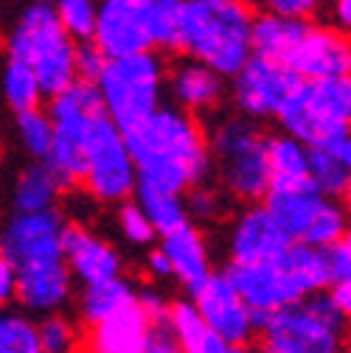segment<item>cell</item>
Returning <instances> with one entry per match:
<instances>
[{
    "label": "cell",
    "instance_id": "2",
    "mask_svg": "<svg viewBox=\"0 0 351 353\" xmlns=\"http://www.w3.org/2000/svg\"><path fill=\"white\" fill-rule=\"evenodd\" d=\"M253 12L245 0H183L180 51L216 70L234 76L250 57Z\"/></svg>",
    "mask_w": 351,
    "mask_h": 353
},
{
    "label": "cell",
    "instance_id": "15",
    "mask_svg": "<svg viewBox=\"0 0 351 353\" xmlns=\"http://www.w3.org/2000/svg\"><path fill=\"white\" fill-rule=\"evenodd\" d=\"M91 39L107 59L152 51L141 0H99Z\"/></svg>",
    "mask_w": 351,
    "mask_h": 353
},
{
    "label": "cell",
    "instance_id": "21",
    "mask_svg": "<svg viewBox=\"0 0 351 353\" xmlns=\"http://www.w3.org/2000/svg\"><path fill=\"white\" fill-rule=\"evenodd\" d=\"M306 180L326 199H345L351 188V135H337L310 146Z\"/></svg>",
    "mask_w": 351,
    "mask_h": 353
},
{
    "label": "cell",
    "instance_id": "3",
    "mask_svg": "<svg viewBox=\"0 0 351 353\" xmlns=\"http://www.w3.org/2000/svg\"><path fill=\"white\" fill-rule=\"evenodd\" d=\"M76 42L62 31L48 0H31L17 14L9 34V57L28 65L42 96H57L76 81Z\"/></svg>",
    "mask_w": 351,
    "mask_h": 353
},
{
    "label": "cell",
    "instance_id": "27",
    "mask_svg": "<svg viewBox=\"0 0 351 353\" xmlns=\"http://www.w3.org/2000/svg\"><path fill=\"white\" fill-rule=\"evenodd\" d=\"M149 46L158 51H180L183 42V0H141Z\"/></svg>",
    "mask_w": 351,
    "mask_h": 353
},
{
    "label": "cell",
    "instance_id": "39",
    "mask_svg": "<svg viewBox=\"0 0 351 353\" xmlns=\"http://www.w3.org/2000/svg\"><path fill=\"white\" fill-rule=\"evenodd\" d=\"M107 65V57L99 51V46L93 39H84L76 42V51H73V70H76V81L84 84H96L102 70Z\"/></svg>",
    "mask_w": 351,
    "mask_h": 353
},
{
    "label": "cell",
    "instance_id": "48",
    "mask_svg": "<svg viewBox=\"0 0 351 353\" xmlns=\"http://www.w3.org/2000/svg\"><path fill=\"white\" fill-rule=\"evenodd\" d=\"M146 267H149V272H152L155 278H171V267H169V261H166V255H163V250H160V247L149 252Z\"/></svg>",
    "mask_w": 351,
    "mask_h": 353
},
{
    "label": "cell",
    "instance_id": "32",
    "mask_svg": "<svg viewBox=\"0 0 351 353\" xmlns=\"http://www.w3.org/2000/svg\"><path fill=\"white\" fill-rule=\"evenodd\" d=\"M166 325L171 331V336L178 339V345L183 347V353H197L200 345L205 342V336L211 334L208 325L202 323L200 312L194 308V303H169V312H166Z\"/></svg>",
    "mask_w": 351,
    "mask_h": 353
},
{
    "label": "cell",
    "instance_id": "23",
    "mask_svg": "<svg viewBox=\"0 0 351 353\" xmlns=\"http://www.w3.org/2000/svg\"><path fill=\"white\" fill-rule=\"evenodd\" d=\"M149 325L152 323L144 317L138 305L121 308V312H115L93 325L91 350L93 353H141Z\"/></svg>",
    "mask_w": 351,
    "mask_h": 353
},
{
    "label": "cell",
    "instance_id": "29",
    "mask_svg": "<svg viewBox=\"0 0 351 353\" xmlns=\"http://www.w3.org/2000/svg\"><path fill=\"white\" fill-rule=\"evenodd\" d=\"M59 183L48 171L46 163H34L23 168L17 188H15V205L17 213H39V210H54L57 196H59Z\"/></svg>",
    "mask_w": 351,
    "mask_h": 353
},
{
    "label": "cell",
    "instance_id": "35",
    "mask_svg": "<svg viewBox=\"0 0 351 353\" xmlns=\"http://www.w3.org/2000/svg\"><path fill=\"white\" fill-rule=\"evenodd\" d=\"M17 141L20 146L37 160L42 163L48 157V149H51V118L48 112H42L39 107L34 110H26V112H17Z\"/></svg>",
    "mask_w": 351,
    "mask_h": 353
},
{
    "label": "cell",
    "instance_id": "41",
    "mask_svg": "<svg viewBox=\"0 0 351 353\" xmlns=\"http://www.w3.org/2000/svg\"><path fill=\"white\" fill-rule=\"evenodd\" d=\"M326 255V270H329V283H343L351 281V241L348 236L323 247Z\"/></svg>",
    "mask_w": 351,
    "mask_h": 353
},
{
    "label": "cell",
    "instance_id": "6",
    "mask_svg": "<svg viewBox=\"0 0 351 353\" xmlns=\"http://www.w3.org/2000/svg\"><path fill=\"white\" fill-rule=\"evenodd\" d=\"M166 70L155 51H141L118 59H107L96 93L107 118L121 129H133L163 104Z\"/></svg>",
    "mask_w": 351,
    "mask_h": 353
},
{
    "label": "cell",
    "instance_id": "7",
    "mask_svg": "<svg viewBox=\"0 0 351 353\" xmlns=\"http://www.w3.org/2000/svg\"><path fill=\"white\" fill-rule=\"evenodd\" d=\"M102 101L96 93V84L73 81L68 90L51 99V149L42 160L54 174L59 188L82 185V168H84V143L91 135V126L99 118Z\"/></svg>",
    "mask_w": 351,
    "mask_h": 353
},
{
    "label": "cell",
    "instance_id": "18",
    "mask_svg": "<svg viewBox=\"0 0 351 353\" xmlns=\"http://www.w3.org/2000/svg\"><path fill=\"white\" fill-rule=\"evenodd\" d=\"M326 196L310 183V180H278L270 183V188L261 196V205L267 208V213L278 222V228L292 239L301 241L303 230L310 228L315 213Z\"/></svg>",
    "mask_w": 351,
    "mask_h": 353
},
{
    "label": "cell",
    "instance_id": "42",
    "mask_svg": "<svg viewBox=\"0 0 351 353\" xmlns=\"http://www.w3.org/2000/svg\"><path fill=\"white\" fill-rule=\"evenodd\" d=\"M141 353H183V347L178 345V339L171 336L166 323H152L146 336H144Z\"/></svg>",
    "mask_w": 351,
    "mask_h": 353
},
{
    "label": "cell",
    "instance_id": "11",
    "mask_svg": "<svg viewBox=\"0 0 351 353\" xmlns=\"http://www.w3.org/2000/svg\"><path fill=\"white\" fill-rule=\"evenodd\" d=\"M225 278L247 305L253 317V328L258 331L276 312L298 303L303 294L281 267V261H261V263H231Z\"/></svg>",
    "mask_w": 351,
    "mask_h": 353
},
{
    "label": "cell",
    "instance_id": "28",
    "mask_svg": "<svg viewBox=\"0 0 351 353\" xmlns=\"http://www.w3.org/2000/svg\"><path fill=\"white\" fill-rule=\"evenodd\" d=\"M135 202L138 208L146 213L149 225L155 228V233L166 236L171 230H178L189 222V213H186V199L183 194H174V191H163V188H152V185H141L135 183Z\"/></svg>",
    "mask_w": 351,
    "mask_h": 353
},
{
    "label": "cell",
    "instance_id": "34",
    "mask_svg": "<svg viewBox=\"0 0 351 353\" xmlns=\"http://www.w3.org/2000/svg\"><path fill=\"white\" fill-rule=\"evenodd\" d=\"M57 23L73 42H84L93 37L99 0H48Z\"/></svg>",
    "mask_w": 351,
    "mask_h": 353
},
{
    "label": "cell",
    "instance_id": "4",
    "mask_svg": "<svg viewBox=\"0 0 351 353\" xmlns=\"http://www.w3.org/2000/svg\"><path fill=\"white\" fill-rule=\"evenodd\" d=\"M211 165H216L225 188L242 202H258L270 188L267 135L258 121L245 115H225L208 132Z\"/></svg>",
    "mask_w": 351,
    "mask_h": 353
},
{
    "label": "cell",
    "instance_id": "40",
    "mask_svg": "<svg viewBox=\"0 0 351 353\" xmlns=\"http://www.w3.org/2000/svg\"><path fill=\"white\" fill-rule=\"evenodd\" d=\"M267 6V12L273 14H284V17H292V20H306L310 23L312 17H318L329 0H261Z\"/></svg>",
    "mask_w": 351,
    "mask_h": 353
},
{
    "label": "cell",
    "instance_id": "22",
    "mask_svg": "<svg viewBox=\"0 0 351 353\" xmlns=\"http://www.w3.org/2000/svg\"><path fill=\"white\" fill-rule=\"evenodd\" d=\"M160 250L171 267V278H178L189 292H194L211 275L208 247H205L202 233L194 225L186 222L183 228L166 233Z\"/></svg>",
    "mask_w": 351,
    "mask_h": 353
},
{
    "label": "cell",
    "instance_id": "37",
    "mask_svg": "<svg viewBox=\"0 0 351 353\" xmlns=\"http://www.w3.org/2000/svg\"><path fill=\"white\" fill-rule=\"evenodd\" d=\"M37 336L42 353H73L76 347V328L62 314H48L42 323H37Z\"/></svg>",
    "mask_w": 351,
    "mask_h": 353
},
{
    "label": "cell",
    "instance_id": "47",
    "mask_svg": "<svg viewBox=\"0 0 351 353\" xmlns=\"http://www.w3.org/2000/svg\"><path fill=\"white\" fill-rule=\"evenodd\" d=\"M329 12H332V20H334V28L345 31L351 26V0H329Z\"/></svg>",
    "mask_w": 351,
    "mask_h": 353
},
{
    "label": "cell",
    "instance_id": "5",
    "mask_svg": "<svg viewBox=\"0 0 351 353\" xmlns=\"http://www.w3.org/2000/svg\"><path fill=\"white\" fill-rule=\"evenodd\" d=\"M258 331V353H345V314L326 292L281 308Z\"/></svg>",
    "mask_w": 351,
    "mask_h": 353
},
{
    "label": "cell",
    "instance_id": "38",
    "mask_svg": "<svg viewBox=\"0 0 351 353\" xmlns=\"http://www.w3.org/2000/svg\"><path fill=\"white\" fill-rule=\"evenodd\" d=\"M118 228L124 233L126 241H133V244H152L155 241V228L149 225V219L146 213L138 208V202H121L118 208Z\"/></svg>",
    "mask_w": 351,
    "mask_h": 353
},
{
    "label": "cell",
    "instance_id": "30",
    "mask_svg": "<svg viewBox=\"0 0 351 353\" xmlns=\"http://www.w3.org/2000/svg\"><path fill=\"white\" fill-rule=\"evenodd\" d=\"M267 165L270 183L278 180H306V165H310V146L295 141L292 135H267Z\"/></svg>",
    "mask_w": 351,
    "mask_h": 353
},
{
    "label": "cell",
    "instance_id": "43",
    "mask_svg": "<svg viewBox=\"0 0 351 353\" xmlns=\"http://www.w3.org/2000/svg\"><path fill=\"white\" fill-rule=\"evenodd\" d=\"M186 213L194 216V219H202V222L205 219H214L219 213V196L214 191H208V188L194 185L191 196L186 199Z\"/></svg>",
    "mask_w": 351,
    "mask_h": 353
},
{
    "label": "cell",
    "instance_id": "10",
    "mask_svg": "<svg viewBox=\"0 0 351 353\" xmlns=\"http://www.w3.org/2000/svg\"><path fill=\"white\" fill-rule=\"evenodd\" d=\"M301 79L281 62L250 57L236 73H234V101L239 115L250 121H267L278 118L290 96Z\"/></svg>",
    "mask_w": 351,
    "mask_h": 353
},
{
    "label": "cell",
    "instance_id": "44",
    "mask_svg": "<svg viewBox=\"0 0 351 353\" xmlns=\"http://www.w3.org/2000/svg\"><path fill=\"white\" fill-rule=\"evenodd\" d=\"M135 305L144 312V317L149 320V323H166V312H169V303L158 294V292H152V289H146V292H138V297H135Z\"/></svg>",
    "mask_w": 351,
    "mask_h": 353
},
{
    "label": "cell",
    "instance_id": "49",
    "mask_svg": "<svg viewBox=\"0 0 351 353\" xmlns=\"http://www.w3.org/2000/svg\"><path fill=\"white\" fill-rule=\"evenodd\" d=\"M228 353H253V350H250L247 345H231V350H228Z\"/></svg>",
    "mask_w": 351,
    "mask_h": 353
},
{
    "label": "cell",
    "instance_id": "45",
    "mask_svg": "<svg viewBox=\"0 0 351 353\" xmlns=\"http://www.w3.org/2000/svg\"><path fill=\"white\" fill-rule=\"evenodd\" d=\"M15 278H17L15 267L0 255V312L15 300Z\"/></svg>",
    "mask_w": 351,
    "mask_h": 353
},
{
    "label": "cell",
    "instance_id": "8",
    "mask_svg": "<svg viewBox=\"0 0 351 353\" xmlns=\"http://www.w3.org/2000/svg\"><path fill=\"white\" fill-rule=\"evenodd\" d=\"M287 135L306 146H318L329 138L348 135L351 123V81L321 79L301 81L276 118Z\"/></svg>",
    "mask_w": 351,
    "mask_h": 353
},
{
    "label": "cell",
    "instance_id": "33",
    "mask_svg": "<svg viewBox=\"0 0 351 353\" xmlns=\"http://www.w3.org/2000/svg\"><path fill=\"white\" fill-rule=\"evenodd\" d=\"M348 236V213L340 205V199H326L321 205V210L315 213V219L310 222V228L303 230L301 241L303 244H312V247H329L340 239Z\"/></svg>",
    "mask_w": 351,
    "mask_h": 353
},
{
    "label": "cell",
    "instance_id": "24",
    "mask_svg": "<svg viewBox=\"0 0 351 353\" xmlns=\"http://www.w3.org/2000/svg\"><path fill=\"white\" fill-rule=\"evenodd\" d=\"M306 26H310L306 20H292V17L273 14V12H265V14L253 17V28H250V51H253V57L287 65L290 54L298 46V39L306 31Z\"/></svg>",
    "mask_w": 351,
    "mask_h": 353
},
{
    "label": "cell",
    "instance_id": "12",
    "mask_svg": "<svg viewBox=\"0 0 351 353\" xmlns=\"http://www.w3.org/2000/svg\"><path fill=\"white\" fill-rule=\"evenodd\" d=\"M62 233L65 222L57 210L17 213L6 225V230L0 233V255L15 270L62 261Z\"/></svg>",
    "mask_w": 351,
    "mask_h": 353
},
{
    "label": "cell",
    "instance_id": "13",
    "mask_svg": "<svg viewBox=\"0 0 351 353\" xmlns=\"http://www.w3.org/2000/svg\"><path fill=\"white\" fill-rule=\"evenodd\" d=\"M287 68L301 81L321 79H348L351 73V46L345 31L334 26H306L295 51L287 59Z\"/></svg>",
    "mask_w": 351,
    "mask_h": 353
},
{
    "label": "cell",
    "instance_id": "20",
    "mask_svg": "<svg viewBox=\"0 0 351 353\" xmlns=\"http://www.w3.org/2000/svg\"><path fill=\"white\" fill-rule=\"evenodd\" d=\"M169 93L189 115L211 112L225 99V76H219L197 59L178 62L169 73Z\"/></svg>",
    "mask_w": 351,
    "mask_h": 353
},
{
    "label": "cell",
    "instance_id": "36",
    "mask_svg": "<svg viewBox=\"0 0 351 353\" xmlns=\"http://www.w3.org/2000/svg\"><path fill=\"white\" fill-rule=\"evenodd\" d=\"M0 353H42L37 323L20 312H0Z\"/></svg>",
    "mask_w": 351,
    "mask_h": 353
},
{
    "label": "cell",
    "instance_id": "19",
    "mask_svg": "<svg viewBox=\"0 0 351 353\" xmlns=\"http://www.w3.org/2000/svg\"><path fill=\"white\" fill-rule=\"evenodd\" d=\"M15 297L23 303V308L37 314H54L70 300L73 292V275L65 267V261H48L34 263L26 270H15Z\"/></svg>",
    "mask_w": 351,
    "mask_h": 353
},
{
    "label": "cell",
    "instance_id": "50",
    "mask_svg": "<svg viewBox=\"0 0 351 353\" xmlns=\"http://www.w3.org/2000/svg\"><path fill=\"white\" fill-rule=\"evenodd\" d=\"M245 3H250V6H253V3H258V0H245Z\"/></svg>",
    "mask_w": 351,
    "mask_h": 353
},
{
    "label": "cell",
    "instance_id": "14",
    "mask_svg": "<svg viewBox=\"0 0 351 353\" xmlns=\"http://www.w3.org/2000/svg\"><path fill=\"white\" fill-rule=\"evenodd\" d=\"M194 308L200 312L202 323L208 325L211 334H216L228 345H247L253 336V317L247 305L231 286L225 275H208L194 292Z\"/></svg>",
    "mask_w": 351,
    "mask_h": 353
},
{
    "label": "cell",
    "instance_id": "26",
    "mask_svg": "<svg viewBox=\"0 0 351 353\" xmlns=\"http://www.w3.org/2000/svg\"><path fill=\"white\" fill-rule=\"evenodd\" d=\"M135 297H138L135 286L118 275V278H110V281H99V283L84 286L79 308H82L84 323L87 325H96L104 317L121 312V308L135 305Z\"/></svg>",
    "mask_w": 351,
    "mask_h": 353
},
{
    "label": "cell",
    "instance_id": "9",
    "mask_svg": "<svg viewBox=\"0 0 351 353\" xmlns=\"http://www.w3.org/2000/svg\"><path fill=\"white\" fill-rule=\"evenodd\" d=\"M135 183H138V171L133 154H129L124 132L107 118V112H99L84 143L82 185L99 202L113 205V202H126L133 196Z\"/></svg>",
    "mask_w": 351,
    "mask_h": 353
},
{
    "label": "cell",
    "instance_id": "1",
    "mask_svg": "<svg viewBox=\"0 0 351 353\" xmlns=\"http://www.w3.org/2000/svg\"><path fill=\"white\" fill-rule=\"evenodd\" d=\"M138 183L186 194L211 174L205 129L180 107L160 104L149 118L124 132Z\"/></svg>",
    "mask_w": 351,
    "mask_h": 353
},
{
    "label": "cell",
    "instance_id": "17",
    "mask_svg": "<svg viewBox=\"0 0 351 353\" xmlns=\"http://www.w3.org/2000/svg\"><path fill=\"white\" fill-rule=\"evenodd\" d=\"M62 261L70 275L79 278L84 286L121 275V255L104 239H99L82 225H65Z\"/></svg>",
    "mask_w": 351,
    "mask_h": 353
},
{
    "label": "cell",
    "instance_id": "25",
    "mask_svg": "<svg viewBox=\"0 0 351 353\" xmlns=\"http://www.w3.org/2000/svg\"><path fill=\"white\" fill-rule=\"evenodd\" d=\"M281 267L290 272L301 294H318L329 289V270H326V255L321 247L292 241L287 252L281 255Z\"/></svg>",
    "mask_w": 351,
    "mask_h": 353
},
{
    "label": "cell",
    "instance_id": "31",
    "mask_svg": "<svg viewBox=\"0 0 351 353\" xmlns=\"http://www.w3.org/2000/svg\"><path fill=\"white\" fill-rule=\"evenodd\" d=\"M0 84H3V99L9 101V107H12L15 112H26V110L39 107L42 93H39L37 76H34V70H31L28 65H23L20 59H12V57H9L6 68H3V81H0Z\"/></svg>",
    "mask_w": 351,
    "mask_h": 353
},
{
    "label": "cell",
    "instance_id": "16",
    "mask_svg": "<svg viewBox=\"0 0 351 353\" xmlns=\"http://www.w3.org/2000/svg\"><path fill=\"white\" fill-rule=\"evenodd\" d=\"M292 239L278 228L265 205H250L239 213L231 230V263H261L281 261Z\"/></svg>",
    "mask_w": 351,
    "mask_h": 353
},
{
    "label": "cell",
    "instance_id": "46",
    "mask_svg": "<svg viewBox=\"0 0 351 353\" xmlns=\"http://www.w3.org/2000/svg\"><path fill=\"white\" fill-rule=\"evenodd\" d=\"M326 297L337 305V312H343V314L351 312V283H348V281H343V283H329Z\"/></svg>",
    "mask_w": 351,
    "mask_h": 353
}]
</instances>
